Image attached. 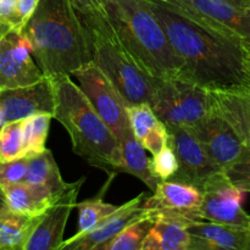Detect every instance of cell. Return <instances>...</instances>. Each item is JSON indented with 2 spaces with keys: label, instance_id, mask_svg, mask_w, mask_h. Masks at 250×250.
I'll list each match as a JSON object with an SVG mask.
<instances>
[{
  "label": "cell",
  "instance_id": "277c9868",
  "mask_svg": "<svg viewBox=\"0 0 250 250\" xmlns=\"http://www.w3.org/2000/svg\"><path fill=\"white\" fill-rule=\"evenodd\" d=\"M104 10L121 41L149 75H182V62L148 0H104Z\"/></svg>",
  "mask_w": 250,
  "mask_h": 250
},
{
  "label": "cell",
  "instance_id": "5bb4252c",
  "mask_svg": "<svg viewBox=\"0 0 250 250\" xmlns=\"http://www.w3.org/2000/svg\"><path fill=\"white\" fill-rule=\"evenodd\" d=\"M192 132L215 165L224 171L241 154L243 143L231 125L214 109Z\"/></svg>",
  "mask_w": 250,
  "mask_h": 250
},
{
  "label": "cell",
  "instance_id": "30bf717a",
  "mask_svg": "<svg viewBox=\"0 0 250 250\" xmlns=\"http://www.w3.org/2000/svg\"><path fill=\"white\" fill-rule=\"evenodd\" d=\"M203 203V190L190 183L175 180L160 181L144 202L151 219L165 217L182 221L187 225L200 221V207Z\"/></svg>",
  "mask_w": 250,
  "mask_h": 250
},
{
  "label": "cell",
  "instance_id": "7c38bea8",
  "mask_svg": "<svg viewBox=\"0 0 250 250\" xmlns=\"http://www.w3.org/2000/svg\"><path fill=\"white\" fill-rule=\"evenodd\" d=\"M85 177H81L76 182L67 183L51 207L41 215L38 225L23 250H60L63 243L67 220L71 211L77 205V197Z\"/></svg>",
  "mask_w": 250,
  "mask_h": 250
},
{
  "label": "cell",
  "instance_id": "4316f807",
  "mask_svg": "<svg viewBox=\"0 0 250 250\" xmlns=\"http://www.w3.org/2000/svg\"><path fill=\"white\" fill-rule=\"evenodd\" d=\"M153 224L154 220L146 212L141 219L136 220L126 229H122L114 238L103 244L100 250H142L144 238Z\"/></svg>",
  "mask_w": 250,
  "mask_h": 250
},
{
  "label": "cell",
  "instance_id": "52a82bcc",
  "mask_svg": "<svg viewBox=\"0 0 250 250\" xmlns=\"http://www.w3.org/2000/svg\"><path fill=\"white\" fill-rule=\"evenodd\" d=\"M168 4L205 28L242 46H250V7L225 0H168Z\"/></svg>",
  "mask_w": 250,
  "mask_h": 250
},
{
  "label": "cell",
  "instance_id": "4dcf8cb0",
  "mask_svg": "<svg viewBox=\"0 0 250 250\" xmlns=\"http://www.w3.org/2000/svg\"><path fill=\"white\" fill-rule=\"evenodd\" d=\"M151 170L159 181L172 178L178 171V159L170 144L164 146L151 159Z\"/></svg>",
  "mask_w": 250,
  "mask_h": 250
},
{
  "label": "cell",
  "instance_id": "603a6c76",
  "mask_svg": "<svg viewBox=\"0 0 250 250\" xmlns=\"http://www.w3.org/2000/svg\"><path fill=\"white\" fill-rule=\"evenodd\" d=\"M115 176H116V173H109V178H107L106 183H105L104 187L100 189V192L97 195L89 198V199L83 200L81 203H77L76 207L78 209V231L71 238H68L67 241H63L62 244L71 243V242L76 241L80 237L87 234L88 232L94 229L103 220L106 219L110 214H112L119 208L116 205L104 202L105 192L107 190Z\"/></svg>",
  "mask_w": 250,
  "mask_h": 250
},
{
  "label": "cell",
  "instance_id": "836d02e7",
  "mask_svg": "<svg viewBox=\"0 0 250 250\" xmlns=\"http://www.w3.org/2000/svg\"><path fill=\"white\" fill-rule=\"evenodd\" d=\"M80 15H88L104 9V0H70Z\"/></svg>",
  "mask_w": 250,
  "mask_h": 250
},
{
  "label": "cell",
  "instance_id": "8d00e7d4",
  "mask_svg": "<svg viewBox=\"0 0 250 250\" xmlns=\"http://www.w3.org/2000/svg\"><path fill=\"white\" fill-rule=\"evenodd\" d=\"M225 1L239 7H250V0H225Z\"/></svg>",
  "mask_w": 250,
  "mask_h": 250
},
{
  "label": "cell",
  "instance_id": "f1b7e54d",
  "mask_svg": "<svg viewBox=\"0 0 250 250\" xmlns=\"http://www.w3.org/2000/svg\"><path fill=\"white\" fill-rule=\"evenodd\" d=\"M26 156L22 120L6 122L0 131V163Z\"/></svg>",
  "mask_w": 250,
  "mask_h": 250
},
{
  "label": "cell",
  "instance_id": "f35d334b",
  "mask_svg": "<svg viewBox=\"0 0 250 250\" xmlns=\"http://www.w3.org/2000/svg\"><path fill=\"white\" fill-rule=\"evenodd\" d=\"M4 125H5V121L2 120V117L0 116V131H1V128H2V126H4Z\"/></svg>",
  "mask_w": 250,
  "mask_h": 250
},
{
  "label": "cell",
  "instance_id": "9a60e30c",
  "mask_svg": "<svg viewBox=\"0 0 250 250\" xmlns=\"http://www.w3.org/2000/svg\"><path fill=\"white\" fill-rule=\"evenodd\" d=\"M148 198L146 193H141L133 199L120 205L112 214L103 220L94 229L88 232L84 236L80 237L71 243H65L60 247V250H97L103 244L109 242L119 234L128 225L141 219L148 212L144 208V202Z\"/></svg>",
  "mask_w": 250,
  "mask_h": 250
},
{
  "label": "cell",
  "instance_id": "44dd1931",
  "mask_svg": "<svg viewBox=\"0 0 250 250\" xmlns=\"http://www.w3.org/2000/svg\"><path fill=\"white\" fill-rule=\"evenodd\" d=\"M154 224L142 244V250H190L188 226L170 219H153Z\"/></svg>",
  "mask_w": 250,
  "mask_h": 250
},
{
  "label": "cell",
  "instance_id": "1f68e13d",
  "mask_svg": "<svg viewBox=\"0 0 250 250\" xmlns=\"http://www.w3.org/2000/svg\"><path fill=\"white\" fill-rule=\"evenodd\" d=\"M28 170V158L0 163V186L12 185V183L24 182Z\"/></svg>",
  "mask_w": 250,
  "mask_h": 250
},
{
  "label": "cell",
  "instance_id": "f546056e",
  "mask_svg": "<svg viewBox=\"0 0 250 250\" xmlns=\"http://www.w3.org/2000/svg\"><path fill=\"white\" fill-rule=\"evenodd\" d=\"M224 173L234 186L243 190L250 187V146L243 144L238 158L225 168Z\"/></svg>",
  "mask_w": 250,
  "mask_h": 250
},
{
  "label": "cell",
  "instance_id": "60d3db41",
  "mask_svg": "<svg viewBox=\"0 0 250 250\" xmlns=\"http://www.w3.org/2000/svg\"><path fill=\"white\" fill-rule=\"evenodd\" d=\"M246 192H247V193H250V187H249V188H247Z\"/></svg>",
  "mask_w": 250,
  "mask_h": 250
},
{
  "label": "cell",
  "instance_id": "4fadbf2b",
  "mask_svg": "<svg viewBox=\"0 0 250 250\" xmlns=\"http://www.w3.org/2000/svg\"><path fill=\"white\" fill-rule=\"evenodd\" d=\"M168 144L178 159V171L170 180L190 183L202 188L205 181L216 172L219 167L210 159L199 139L185 127H167Z\"/></svg>",
  "mask_w": 250,
  "mask_h": 250
},
{
  "label": "cell",
  "instance_id": "ee69618b",
  "mask_svg": "<svg viewBox=\"0 0 250 250\" xmlns=\"http://www.w3.org/2000/svg\"><path fill=\"white\" fill-rule=\"evenodd\" d=\"M247 88H248V87H247ZM249 89H250V88H249Z\"/></svg>",
  "mask_w": 250,
  "mask_h": 250
},
{
  "label": "cell",
  "instance_id": "7a4b0ae2",
  "mask_svg": "<svg viewBox=\"0 0 250 250\" xmlns=\"http://www.w3.org/2000/svg\"><path fill=\"white\" fill-rule=\"evenodd\" d=\"M24 32L44 76H72L93 61L87 27L70 0H41Z\"/></svg>",
  "mask_w": 250,
  "mask_h": 250
},
{
  "label": "cell",
  "instance_id": "b9f144b4",
  "mask_svg": "<svg viewBox=\"0 0 250 250\" xmlns=\"http://www.w3.org/2000/svg\"><path fill=\"white\" fill-rule=\"evenodd\" d=\"M160 1H168V0H160Z\"/></svg>",
  "mask_w": 250,
  "mask_h": 250
},
{
  "label": "cell",
  "instance_id": "8992f818",
  "mask_svg": "<svg viewBox=\"0 0 250 250\" xmlns=\"http://www.w3.org/2000/svg\"><path fill=\"white\" fill-rule=\"evenodd\" d=\"M72 76L77 78L82 92L119 142L127 134L133 133L127 114L128 104L94 61L83 65Z\"/></svg>",
  "mask_w": 250,
  "mask_h": 250
},
{
  "label": "cell",
  "instance_id": "83f0119b",
  "mask_svg": "<svg viewBox=\"0 0 250 250\" xmlns=\"http://www.w3.org/2000/svg\"><path fill=\"white\" fill-rule=\"evenodd\" d=\"M51 119L53 116L49 114H38L22 120L24 151L27 158L37 155L46 149L45 142L48 138Z\"/></svg>",
  "mask_w": 250,
  "mask_h": 250
},
{
  "label": "cell",
  "instance_id": "d6a6232c",
  "mask_svg": "<svg viewBox=\"0 0 250 250\" xmlns=\"http://www.w3.org/2000/svg\"><path fill=\"white\" fill-rule=\"evenodd\" d=\"M39 1L41 0H17V14H19L21 27L23 29L36 12Z\"/></svg>",
  "mask_w": 250,
  "mask_h": 250
},
{
  "label": "cell",
  "instance_id": "cb8c5ba5",
  "mask_svg": "<svg viewBox=\"0 0 250 250\" xmlns=\"http://www.w3.org/2000/svg\"><path fill=\"white\" fill-rule=\"evenodd\" d=\"M41 216H28L10 210L0 217V250H23Z\"/></svg>",
  "mask_w": 250,
  "mask_h": 250
},
{
  "label": "cell",
  "instance_id": "5b68a950",
  "mask_svg": "<svg viewBox=\"0 0 250 250\" xmlns=\"http://www.w3.org/2000/svg\"><path fill=\"white\" fill-rule=\"evenodd\" d=\"M81 17L89 34L93 61L116 85L127 104H150L159 78L142 67L121 41L105 10Z\"/></svg>",
  "mask_w": 250,
  "mask_h": 250
},
{
  "label": "cell",
  "instance_id": "e0dca14e",
  "mask_svg": "<svg viewBox=\"0 0 250 250\" xmlns=\"http://www.w3.org/2000/svg\"><path fill=\"white\" fill-rule=\"evenodd\" d=\"M214 109L229 122L244 146H250V89H209Z\"/></svg>",
  "mask_w": 250,
  "mask_h": 250
},
{
  "label": "cell",
  "instance_id": "6da1fadb",
  "mask_svg": "<svg viewBox=\"0 0 250 250\" xmlns=\"http://www.w3.org/2000/svg\"><path fill=\"white\" fill-rule=\"evenodd\" d=\"M148 1L182 62V77L208 89L246 87L243 46L205 28L168 2Z\"/></svg>",
  "mask_w": 250,
  "mask_h": 250
},
{
  "label": "cell",
  "instance_id": "7402d4cb",
  "mask_svg": "<svg viewBox=\"0 0 250 250\" xmlns=\"http://www.w3.org/2000/svg\"><path fill=\"white\" fill-rule=\"evenodd\" d=\"M120 146L122 155L121 172L134 176L148 186L151 192H155L160 181L151 170V160L146 156V149L143 144L133 133H129L120 141Z\"/></svg>",
  "mask_w": 250,
  "mask_h": 250
},
{
  "label": "cell",
  "instance_id": "7bdbcfd3",
  "mask_svg": "<svg viewBox=\"0 0 250 250\" xmlns=\"http://www.w3.org/2000/svg\"><path fill=\"white\" fill-rule=\"evenodd\" d=\"M2 1H5V0H0V4H1V2H2Z\"/></svg>",
  "mask_w": 250,
  "mask_h": 250
},
{
  "label": "cell",
  "instance_id": "ffe728a7",
  "mask_svg": "<svg viewBox=\"0 0 250 250\" xmlns=\"http://www.w3.org/2000/svg\"><path fill=\"white\" fill-rule=\"evenodd\" d=\"M10 210L28 216H41L51 207L59 195L48 188L28 182L2 186Z\"/></svg>",
  "mask_w": 250,
  "mask_h": 250
},
{
  "label": "cell",
  "instance_id": "ab89813d",
  "mask_svg": "<svg viewBox=\"0 0 250 250\" xmlns=\"http://www.w3.org/2000/svg\"><path fill=\"white\" fill-rule=\"evenodd\" d=\"M6 32H7V31H5V29H2L1 27H0V38H1L2 34H5V33H6Z\"/></svg>",
  "mask_w": 250,
  "mask_h": 250
},
{
  "label": "cell",
  "instance_id": "d590c367",
  "mask_svg": "<svg viewBox=\"0 0 250 250\" xmlns=\"http://www.w3.org/2000/svg\"><path fill=\"white\" fill-rule=\"evenodd\" d=\"M9 211H10V208L9 205H7L6 195H5V192L4 189H2V187L0 186V217Z\"/></svg>",
  "mask_w": 250,
  "mask_h": 250
},
{
  "label": "cell",
  "instance_id": "ba28073f",
  "mask_svg": "<svg viewBox=\"0 0 250 250\" xmlns=\"http://www.w3.org/2000/svg\"><path fill=\"white\" fill-rule=\"evenodd\" d=\"M200 189L203 190L200 216L204 221L249 229L250 215L242 207L247 192L234 186L224 171L208 178Z\"/></svg>",
  "mask_w": 250,
  "mask_h": 250
},
{
  "label": "cell",
  "instance_id": "d6986e66",
  "mask_svg": "<svg viewBox=\"0 0 250 250\" xmlns=\"http://www.w3.org/2000/svg\"><path fill=\"white\" fill-rule=\"evenodd\" d=\"M173 85L183 116L185 128L193 131L212 110L210 90L182 76L173 77Z\"/></svg>",
  "mask_w": 250,
  "mask_h": 250
},
{
  "label": "cell",
  "instance_id": "d4e9b609",
  "mask_svg": "<svg viewBox=\"0 0 250 250\" xmlns=\"http://www.w3.org/2000/svg\"><path fill=\"white\" fill-rule=\"evenodd\" d=\"M24 182L48 188L55 195L60 194L67 186V182L62 180L53 153L49 149L28 158V170Z\"/></svg>",
  "mask_w": 250,
  "mask_h": 250
},
{
  "label": "cell",
  "instance_id": "74e56055",
  "mask_svg": "<svg viewBox=\"0 0 250 250\" xmlns=\"http://www.w3.org/2000/svg\"><path fill=\"white\" fill-rule=\"evenodd\" d=\"M247 250H250V226L248 229V239H247Z\"/></svg>",
  "mask_w": 250,
  "mask_h": 250
},
{
  "label": "cell",
  "instance_id": "2e32d148",
  "mask_svg": "<svg viewBox=\"0 0 250 250\" xmlns=\"http://www.w3.org/2000/svg\"><path fill=\"white\" fill-rule=\"evenodd\" d=\"M188 232L190 250H247L248 229L200 220L193 222Z\"/></svg>",
  "mask_w": 250,
  "mask_h": 250
},
{
  "label": "cell",
  "instance_id": "3957f363",
  "mask_svg": "<svg viewBox=\"0 0 250 250\" xmlns=\"http://www.w3.org/2000/svg\"><path fill=\"white\" fill-rule=\"evenodd\" d=\"M56 107L54 119L67 131L75 154L107 173L121 172L119 139L103 121L71 76L54 77Z\"/></svg>",
  "mask_w": 250,
  "mask_h": 250
},
{
  "label": "cell",
  "instance_id": "9c48e42d",
  "mask_svg": "<svg viewBox=\"0 0 250 250\" xmlns=\"http://www.w3.org/2000/svg\"><path fill=\"white\" fill-rule=\"evenodd\" d=\"M45 77L33 58L24 29L11 28L0 38V89L24 87Z\"/></svg>",
  "mask_w": 250,
  "mask_h": 250
},
{
  "label": "cell",
  "instance_id": "e575fe53",
  "mask_svg": "<svg viewBox=\"0 0 250 250\" xmlns=\"http://www.w3.org/2000/svg\"><path fill=\"white\" fill-rule=\"evenodd\" d=\"M244 71H246V87L250 88V46H243Z\"/></svg>",
  "mask_w": 250,
  "mask_h": 250
},
{
  "label": "cell",
  "instance_id": "ac0fdd59",
  "mask_svg": "<svg viewBox=\"0 0 250 250\" xmlns=\"http://www.w3.org/2000/svg\"><path fill=\"white\" fill-rule=\"evenodd\" d=\"M129 124L134 137L151 154H156L168 144V128L154 112L148 103L127 106Z\"/></svg>",
  "mask_w": 250,
  "mask_h": 250
},
{
  "label": "cell",
  "instance_id": "8fae6325",
  "mask_svg": "<svg viewBox=\"0 0 250 250\" xmlns=\"http://www.w3.org/2000/svg\"><path fill=\"white\" fill-rule=\"evenodd\" d=\"M56 107V90L54 77L24 87L0 89V116L6 122L20 121L38 114L53 116Z\"/></svg>",
  "mask_w": 250,
  "mask_h": 250
},
{
  "label": "cell",
  "instance_id": "484cf974",
  "mask_svg": "<svg viewBox=\"0 0 250 250\" xmlns=\"http://www.w3.org/2000/svg\"><path fill=\"white\" fill-rule=\"evenodd\" d=\"M172 78H159L150 106L167 127H183L182 111Z\"/></svg>",
  "mask_w": 250,
  "mask_h": 250
}]
</instances>
